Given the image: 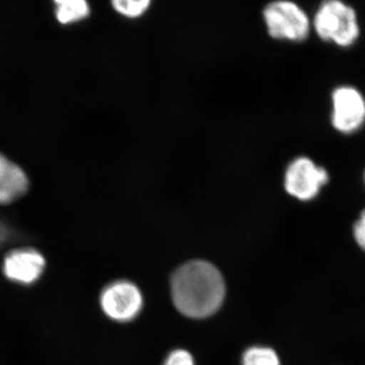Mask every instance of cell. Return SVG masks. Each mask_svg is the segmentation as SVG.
<instances>
[{
    "instance_id": "obj_5",
    "label": "cell",
    "mask_w": 365,
    "mask_h": 365,
    "mask_svg": "<svg viewBox=\"0 0 365 365\" xmlns=\"http://www.w3.org/2000/svg\"><path fill=\"white\" fill-rule=\"evenodd\" d=\"M100 306L108 318L118 323H128L143 309V297L130 281H114L103 289Z\"/></svg>"
},
{
    "instance_id": "obj_7",
    "label": "cell",
    "mask_w": 365,
    "mask_h": 365,
    "mask_svg": "<svg viewBox=\"0 0 365 365\" xmlns=\"http://www.w3.org/2000/svg\"><path fill=\"white\" fill-rule=\"evenodd\" d=\"M46 267L44 256L37 250H13L4 257L2 271L7 279L18 284H33L40 279Z\"/></svg>"
},
{
    "instance_id": "obj_6",
    "label": "cell",
    "mask_w": 365,
    "mask_h": 365,
    "mask_svg": "<svg viewBox=\"0 0 365 365\" xmlns=\"http://www.w3.org/2000/svg\"><path fill=\"white\" fill-rule=\"evenodd\" d=\"M331 123L336 131L349 135L365 123V98L359 88L340 86L333 91Z\"/></svg>"
},
{
    "instance_id": "obj_11",
    "label": "cell",
    "mask_w": 365,
    "mask_h": 365,
    "mask_svg": "<svg viewBox=\"0 0 365 365\" xmlns=\"http://www.w3.org/2000/svg\"><path fill=\"white\" fill-rule=\"evenodd\" d=\"M115 11L125 18L137 19L148 13L150 0H115L112 2Z\"/></svg>"
},
{
    "instance_id": "obj_13",
    "label": "cell",
    "mask_w": 365,
    "mask_h": 365,
    "mask_svg": "<svg viewBox=\"0 0 365 365\" xmlns=\"http://www.w3.org/2000/svg\"><path fill=\"white\" fill-rule=\"evenodd\" d=\"M353 235L357 245L365 251V209L360 213L359 220L353 227Z\"/></svg>"
},
{
    "instance_id": "obj_4",
    "label": "cell",
    "mask_w": 365,
    "mask_h": 365,
    "mask_svg": "<svg viewBox=\"0 0 365 365\" xmlns=\"http://www.w3.org/2000/svg\"><path fill=\"white\" fill-rule=\"evenodd\" d=\"M330 181L328 170L312 158L299 157L289 163L284 173V190L297 200L307 202L319 196Z\"/></svg>"
},
{
    "instance_id": "obj_3",
    "label": "cell",
    "mask_w": 365,
    "mask_h": 365,
    "mask_svg": "<svg viewBox=\"0 0 365 365\" xmlns=\"http://www.w3.org/2000/svg\"><path fill=\"white\" fill-rule=\"evenodd\" d=\"M263 21L274 40L300 43L309 38L312 21L299 4L287 0L274 1L263 9Z\"/></svg>"
},
{
    "instance_id": "obj_2",
    "label": "cell",
    "mask_w": 365,
    "mask_h": 365,
    "mask_svg": "<svg viewBox=\"0 0 365 365\" xmlns=\"http://www.w3.org/2000/svg\"><path fill=\"white\" fill-rule=\"evenodd\" d=\"M319 39L341 48L351 47L360 35L356 11L340 0H329L319 6L312 21Z\"/></svg>"
},
{
    "instance_id": "obj_10",
    "label": "cell",
    "mask_w": 365,
    "mask_h": 365,
    "mask_svg": "<svg viewBox=\"0 0 365 365\" xmlns=\"http://www.w3.org/2000/svg\"><path fill=\"white\" fill-rule=\"evenodd\" d=\"M242 365H280V360L271 348L254 346L242 355Z\"/></svg>"
},
{
    "instance_id": "obj_12",
    "label": "cell",
    "mask_w": 365,
    "mask_h": 365,
    "mask_svg": "<svg viewBox=\"0 0 365 365\" xmlns=\"http://www.w3.org/2000/svg\"><path fill=\"white\" fill-rule=\"evenodd\" d=\"M163 365H195L191 353L184 349H176L170 352Z\"/></svg>"
},
{
    "instance_id": "obj_9",
    "label": "cell",
    "mask_w": 365,
    "mask_h": 365,
    "mask_svg": "<svg viewBox=\"0 0 365 365\" xmlns=\"http://www.w3.org/2000/svg\"><path fill=\"white\" fill-rule=\"evenodd\" d=\"M55 6L57 20L64 25L88 18L91 11L90 6L85 0H57Z\"/></svg>"
},
{
    "instance_id": "obj_15",
    "label": "cell",
    "mask_w": 365,
    "mask_h": 365,
    "mask_svg": "<svg viewBox=\"0 0 365 365\" xmlns=\"http://www.w3.org/2000/svg\"><path fill=\"white\" fill-rule=\"evenodd\" d=\"M364 182H365V173H364Z\"/></svg>"
},
{
    "instance_id": "obj_1",
    "label": "cell",
    "mask_w": 365,
    "mask_h": 365,
    "mask_svg": "<svg viewBox=\"0 0 365 365\" xmlns=\"http://www.w3.org/2000/svg\"><path fill=\"white\" fill-rule=\"evenodd\" d=\"M172 299L178 311L192 319L212 316L222 307L225 283L222 273L207 261L185 263L173 274Z\"/></svg>"
},
{
    "instance_id": "obj_14",
    "label": "cell",
    "mask_w": 365,
    "mask_h": 365,
    "mask_svg": "<svg viewBox=\"0 0 365 365\" xmlns=\"http://www.w3.org/2000/svg\"><path fill=\"white\" fill-rule=\"evenodd\" d=\"M9 228L6 227V225H2L0 222V246H1L4 242H6V240L9 239Z\"/></svg>"
},
{
    "instance_id": "obj_8",
    "label": "cell",
    "mask_w": 365,
    "mask_h": 365,
    "mask_svg": "<svg viewBox=\"0 0 365 365\" xmlns=\"http://www.w3.org/2000/svg\"><path fill=\"white\" fill-rule=\"evenodd\" d=\"M29 188V179L20 165L0 153V205L18 200Z\"/></svg>"
}]
</instances>
